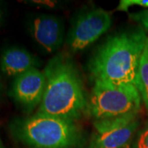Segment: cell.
I'll list each match as a JSON object with an SVG mask.
<instances>
[{"label": "cell", "mask_w": 148, "mask_h": 148, "mask_svg": "<svg viewBox=\"0 0 148 148\" xmlns=\"http://www.w3.org/2000/svg\"><path fill=\"white\" fill-rule=\"evenodd\" d=\"M147 38L142 27L110 37L90 60V70L94 79L136 86L138 67Z\"/></svg>", "instance_id": "cell-1"}, {"label": "cell", "mask_w": 148, "mask_h": 148, "mask_svg": "<svg viewBox=\"0 0 148 148\" xmlns=\"http://www.w3.org/2000/svg\"><path fill=\"white\" fill-rule=\"evenodd\" d=\"M45 91L37 113L75 121L87 110L82 81L67 57H53L44 70Z\"/></svg>", "instance_id": "cell-2"}, {"label": "cell", "mask_w": 148, "mask_h": 148, "mask_svg": "<svg viewBox=\"0 0 148 148\" xmlns=\"http://www.w3.org/2000/svg\"><path fill=\"white\" fill-rule=\"evenodd\" d=\"M11 131L19 141L36 148H75L82 143L74 121L40 113L14 120Z\"/></svg>", "instance_id": "cell-3"}, {"label": "cell", "mask_w": 148, "mask_h": 148, "mask_svg": "<svg viewBox=\"0 0 148 148\" xmlns=\"http://www.w3.org/2000/svg\"><path fill=\"white\" fill-rule=\"evenodd\" d=\"M141 101L142 97L135 85L95 80L87 110L95 120L116 118L138 114Z\"/></svg>", "instance_id": "cell-4"}, {"label": "cell", "mask_w": 148, "mask_h": 148, "mask_svg": "<svg viewBox=\"0 0 148 148\" xmlns=\"http://www.w3.org/2000/svg\"><path fill=\"white\" fill-rule=\"evenodd\" d=\"M139 127L138 114L95 120L87 148H126Z\"/></svg>", "instance_id": "cell-5"}, {"label": "cell", "mask_w": 148, "mask_h": 148, "mask_svg": "<svg viewBox=\"0 0 148 148\" xmlns=\"http://www.w3.org/2000/svg\"><path fill=\"white\" fill-rule=\"evenodd\" d=\"M110 13L102 8L81 14L69 32L68 44L72 52H79L90 46L111 27Z\"/></svg>", "instance_id": "cell-6"}, {"label": "cell", "mask_w": 148, "mask_h": 148, "mask_svg": "<svg viewBox=\"0 0 148 148\" xmlns=\"http://www.w3.org/2000/svg\"><path fill=\"white\" fill-rule=\"evenodd\" d=\"M46 78L44 72L37 68L15 77L11 94L16 103L27 112L40 105L45 91Z\"/></svg>", "instance_id": "cell-7"}, {"label": "cell", "mask_w": 148, "mask_h": 148, "mask_svg": "<svg viewBox=\"0 0 148 148\" xmlns=\"http://www.w3.org/2000/svg\"><path fill=\"white\" fill-rule=\"evenodd\" d=\"M28 29L34 40L49 53L57 51L64 43V22L57 16L36 15L30 21Z\"/></svg>", "instance_id": "cell-8"}, {"label": "cell", "mask_w": 148, "mask_h": 148, "mask_svg": "<svg viewBox=\"0 0 148 148\" xmlns=\"http://www.w3.org/2000/svg\"><path fill=\"white\" fill-rule=\"evenodd\" d=\"M37 58L28 50L20 47H10L3 50L0 57L2 72L9 77L27 73L39 65Z\"/></svg>", "instance_id": "cell-9"}, {"label": "cell", "mask_w": 148, "mask_h": 148, "mask_svg": "<svg viewBox=\"0 0 148 148\" xmlns=\"http://www.w3.org/2000/svg\"><path fill=\"white\" fill-rule=\"evenodd\" d=\"M136 86L148 110V38L138 67Z\"/></svg>", "instance_id": "cell-10"}, {"label": "cell", "mask_w": 148, "mask_h": 148, "mask_svg": "<svg viewBox=\"0 0 148 148\" xmlns=\"http://www.w3.org/2000/svg\"><path fill=\"white\" fill-rule=\"evenodd\" d=\"M134 6L148 8V0H121L117 7V10L127 12L130 8Z\"/></svg>", "instance_id": "cell-11"}, {"label": "cell", "mask_w": 148, "mask_h": 148, "mask_svg": "<svg viewBox=\"0 0 148 148\" xmlns=\"http://www.w3.org/2000/svg\"><path fill=\"white\" fill-rule=\"evenodd\" d=\"M133 148H148V123L138 133Z\"/></svg>", "instance_id": "cell-12"}, {"label": "cell", "mask_w": 148, "mask_h": 148, "mask_svg": "<svg viewBox=\"0 0 148 148\" xmlns=\"http://www.w3.org/2000/svg\"><path fill=\"white\" fill-rule=\"evenodd\" d=\"M129 16L133 21H138L142 25L143 29L145 31H148V9L132 13L129 15Z\"/></svg>", "instance_id": "cell-13"}, {"label": "cell", "mask_w": 148, "mask_h": 148, "mask_svg": "<svg viewBox=\"0 0 148 148\" xmlns=\"http://www.w3.org/2000/svg\"><path fill=\"white\" fill-rule=\"evenodd\" d=\"M5 21V11L3 5L0 3V27L3 26Z\"/></svg>", "instance_id": "cell-14"}, {"label": "cell", "mask_w": 148, "mask_h": 148, "mask_svg": "<svg viewBox=\"0 0 148 148\" xmlns=\"http://www.w3.org/2000/svg\"><path fill=\"white\" fill-rule=\"evenodd\" d=\"M0 148H5L4 147V146H3V143H2L1 138H0Z\"/></svg>", "instance_id": "cell-15"}, {"label": "cell", "mask_w": 148, "mask_h": 148, "mask_svg": "<svg viewBox=\"0 0 148 148\" xmlns=\"http://www.w3.org/2000/svg\"><path fill=\"white\" fill-rule=\"evenodd\" d=\"M1 89H2V86H1V82H0V94H1Z\"/></svg>", "instance_id": "cell-16"}, {"label": "cell", "mask_w": 148, "mask_h": 148, "mask_svg": "<svg viewBox=\"0 0 148 148\" xmlns=\"http://www.w3.org/2000/svg\"><path fill=\"white\" fill-rule=\"evenodd\" d=\"M126 148H128V147H126Z\"/></svg>", "instance_id": "cell-17"}]
</instances>
